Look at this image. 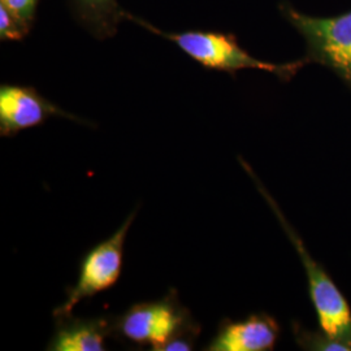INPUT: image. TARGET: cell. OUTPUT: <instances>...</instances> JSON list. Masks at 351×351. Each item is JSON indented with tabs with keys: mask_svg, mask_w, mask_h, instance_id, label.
Returning a JSON list of instances; mask_svg holds the SVG:
<instances>
[{
	"mask_svg": "<svg viewBox=\"0 0 351 351\" xmlns=\"http://www.w3.org/2000/svg\"><path fill=\"white\" fill-rule=\"evenodd\" d=\"M52 116L81 121L42 97L36 88L20 85L0 88V136L14 137L20 132L45 124Z\"/></svg>",
	"mask_w": 351,
	"mask_h": 351,
	"instance_id": "cell-6",
	"label": "cell"
},
{
	"mask_svg": "<svg viewBox=\"0 0 351 351\" xmlns=\"http://www.w3.org/2000/svg\"><path fill=\"white\" fill-rule=\"evenodd\" d=\"M300 342L303 346L311 350H351L348 345L341 342L339 339H332L324 332L322 333H302L300 335Z\"/></svg>",
	"mask_w": 351,
	"mask_h": 351,
	"instance_id": "cell-11",
	"label": "cell"
},
{
	"mask_svg": "<svg viewBox=\"0 0 351 351\" xmlns=\"http://www.w3.org/2000/svg\"><path fill=\"white\" fill-rule=\"evenodd\" d=\"M280 11L304 39L307 60L326 65L351 88V11L317 17L289 3H282Z\"/></svg>",
	"mask_w": 351,
	"mask_h": 351,
	"instance_id": "cell-4",
	"label": "cell"
},
{
	"mask_svg": "<svg viewBox=\"0 0 351 351\" xmlns=\"http://www.w3.org/2000/svg\"><path fill=\"white\" fill-rule=\"evenodd\" d=\"M113 326L123 339L154 351L191 350L201 332L176 293L132 306Z\"/></svg>",
	"mask_w": 351,
	"mask_h": 351,
	"instance_id": "cell-1",
	"label": "cell"
},
{
	"mask_svg": "<svg viewBox=\"0 0 351 351\" xmlns=\"http://www.w3.org/2000/svg\"><path fill=\"white\" fill-rule=\"evenodd\" d=\"M114 332V326L103 317L56 319V330L47 346L51 351H103L106 339Z\"/></svg>",
	"mask_w": 351,
	"mask_h": 351,
	"instance_id": "cell-8",
	"label": "cell"
},
{
	"mask_svg": "<svg viewBox=\"0 0 351 351\" xmlns=\"http://www.w3.org/2000/svg\"><path fill=\"white\" fill-rule=\"evenodd\" d=\"M32 26L24 23L16 13L0 3V39L20 40L27 36Z\"/></svg>",
	"mask_w": 351,
	"mask_h": 351,
	"instance_id": "cell-10",
	"label": "cell"
},
{
	"mask_svg": "<svg viewBox=\"0 0 351 351\" xmlns=\"http://www.w3.org/2000/svg\"><path fill=\"white\" fill-rule=\"evenodd\" d=\"M278 333V324L268 315H251L249 319L242 322L226 320L206 350H272L276 345Z\"/></svg>",
	"mask_w": 351,
	"mask_h": 351,
	"instance_id": "cell-7",
	"label": "cell"
},
{
	"mask_svg": "<svg viewBox=\"0 0 351 351\" xmlns=\"http://www.w3.org/2000/svg\"><path fill=\"white\" fill-rule=\"evenodd\" d=\"M124 16L125 20H130L139 26H143L151 33L171 40L180 50L184 51L193 60L207 69L221 71L232 75L242 69H258L277 75L281 80H290L306 63V60L287 64L263 62L243 50L236 37L232 34L201 30L168 33L126 11Z\"/></svg>",
	"mask_w": 351,
	"mask_h": 351,
	"instance_id": "cell-2",
	"label": "cell"
},
{
	"mask_svg": "<svg viewBox=\"0 0 351 351\" xmlns=\"http://www.w3.org/2000/svg\"><path fill=\"white\" fill-rule=\"evenodd\" d=\"M71 5L78 23L98 39L114 36L125 20V11L117 0H71Z\"/></svg>",
	"mask_w": 351,
	"mask_h": 351,
	"instance_id": "cell-9",
	"label": "cell"
},
{
	"mask_svg": "<svg viewBox=\"0 0 351 351\" xmlns=\"http://www.w3.org/2000/svg\"><path fill=\"white\" fill-rule=\"evenodd\" d=\"M0 3L16 13L27 25H33L36 20L38 0H0Z\"/></svg>",
	"mask_w": 351,
	"mask_h": 351,
	"instance_id": "cell-12",
	"label": "cell"
},
{
	"mask_svg": "<svg viewBox=\"0 0 351 351\" xmlns=\"http://www.w3.org/2000/svg\"><path fill=\"white\" fill-rule=\"evenodd\" d=\"M136 215L137 211L128 216L124 224L113 236L93 247L85 255L80 265L77 282L66 289V300L53 311L55 319L72 315L80 302L112 288L117 282L123 271L126 234Z\"/></svg>",
	"mask_w": 351,
	"mask_h": 351,
	"instance_id": "cell-5",
	"label": "cell"
},
{
	"mask_svg": "<svg viewBox=\"0 0 351 351\" xmlns=\"http://www.w3.org/2000/svg\"><path fill=\"white\" fill-rule=\"evenodd\" d=\"M239 162L246 169V172L251 176L254 182L256 184L264 199L274 210L277 219L280 220V224L284 228L287 236L291 241L293 246L295 247V251L301 258L302 264L306 269V275L308 278L310 294H311V300L314 303L322 330L332 339L343 342L351 349V311L348 302L341 294L339 288L335 285V282L330 280V277L326 275V271L304 247L301 237L289 224L288 220L284 217L281 210L278 208L276 202L264 189L259 178L251 171L249 164L245 163L242 159H239Z\"/></svg>",
	"mask_w": 351,
	"mask_h": 351,
	"instance_id": "cell-3",
	"label": "cell"
}]
</instances>
